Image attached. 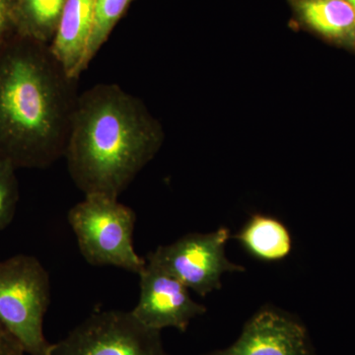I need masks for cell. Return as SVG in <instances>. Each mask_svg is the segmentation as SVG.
<instances>
[{"instance_id": "1", "label": "cell", "mask_w": 355, "mask_h": 355, "mask_svg": "<svg viewBox=\"0 0 355 355\" xmlns=\"http://www.w3.org/2000/svg\"><path fill=\"white\" fill-rule=\"evenodd\" d=\"M77 83L49 44L11 37L0 48V160L44 169L64 157Z\"/></svg>"}, {"instance_id": "2", "label": "cell", "mask_w": 355, "mask_h": 355, "mask_svg": "<svg viewBox=\"0 0 355 355\" xmlns=\"http://www.w3.org/2000/svg\"><path fill=\"white\" fill-rule=\"evenodd\" d=\"M164 140L144 103L118 84L80 93L65 148L72 182L84 195L119 198Z\"/></svg>"}, {"instance_id": "3", "label": "cell", "mask_w": 355, "mask_h": 355, "mask_svg": "<svg viewBox=\"0 0 355 355\" xmlns=\"http://www.w3.org/2000/svg\"><path fill=\"white\" fill-rule=\"evenodd\" d=\"M67 219L91 266H111L137 275L146 268V259L133 246L137 214L118 198L86 195L70 209Z\"/></svg>"}, {"instance_id": "4", "label": "cell", "mask_w": 355, "mask_h": 355, "mask_svg": "<svg viewBox=\"0 0 355 355\" xmlns=\"http://www.w3.org/2000/svg\"><path fill=\"white\" fill-rule=\"evenodd\" d=\"M50 303V275L38 259L17 254L0 261V324L25 354L50 352L43 329Z\"/></svg>"}, {"instance_id": "5", "label": "cell", "mask_w": 355, "mask_h": 355, "mask_svg": "<svg viewBox=\"0 0 355 355\" xmlns=\"http://www.w3.org/2000/svg\"><path fill=\"white\" fill-rule=\"evenodd\" d=\"M48 355H170L160 331L141 323L132 311H100L90 315L57 343Z\"/></svg>"}, {"instance_id": "6", "label": "cell", "mask_w": 355, "mask_h": 355, "mask_svg": "<svg viewBox=\"0 0 355 355\" xmlns=\"http://www.w3.org/2000/svg\"><path fill=\"white\" fill-rule=\"evenodd\" d=\"M230 231L219 228L207 234L191 233L173 244L159 246L147 254L146 261L170 273L198 295L207 296L221 288L224 272H244V266L231 263L225 256Z\"/></svg>"}, {"instance_id": "7", "label": "cell", "mask_w": 355, "mask_h": 355, "mask_svg": "<svg viewBox=\"0 0 355 355\" xmlns=\"http://www.w3.org/2000/svg\"><path fill=\"white\" fill-rule=\"evenodd\" d=\"M139 275V299L132 313L148 328L184 333L191 320L207 312L205 306L191 299L188 287L153 263L146 261Z\"/></svg>"}, {"instance_id": "8", "label": "cell", "mask_w": 355, "mask_h": 355, "mask_svg": "<svg viewBox=\"0 0 355 355\" xmlns=\"http://www.w3.org/2000/svg\"><path fill=\"white\" fill-rule=\"evenodd\" d=\"M205 355H312V352L302 324L279 311L263 309L247 322L231 347Z\"/></svg>"}, {"instance_id": "9", "label": "cell", "mask_w": 355, "mask_h": 355, "mask_svg": "<svg viewBox=\"0 0 355 355\" xmlns=\"http://www.w3.org/2000/svg\"><path fill=\"white\" fill-rule=\"evenodd\" d=\"M293 22L324 43L355 53V9L349 0H287Z\"/></svg>"}, {"instance_id": "10", "label": "cell", "mask_w": 355, "mask_h": 355, "mask_svg": "<svg viewBox=\"0 0 355 355\" xmlns=\"http://www.w3.org/2000/svg\"><path fill=\"white\" fill-rule=\"evenodd\" d=\"M94 20V0H67L50 44L65 72L79 80Z\"/></svg>"}, {"instance_id": "11", "label": "cell", "mask_w": 355, "mask_h": 355, "mask_svg": "<svg viewBox=\"0 0 355 355\" xmlns=\"http://www.w3.org/2000/svg\"><path fill=\"white\" fill-rule=\"evenodd\" d=\"M248 253L263 261L286 259L292 250L291 232L273 217L254 214L235 236Z\"/></svg>"}, {"instance_id": "12", "label": "cell", "mask_w": 355, "mask_h": 355, "mask_svg": "<svg viewBox=\"0 0 355 355\" xmlns=\"http://www.w3.org/2000/svg\"><path fill=\"white\" fill-rule=\"evenodd\" d=\"M67 0H14L16 35L50 46Z\"/></svg>"}, {"instance_id": "13", "label": "cell", "mask_w": 355, "mask_h": 355, "mask_svg": "<svg viewBox=\"0 0 355 355\" xmlns=\"http://www.w3.org/2000/svg\"><path fill=\"white\" fill-rule=\"evenodd\" d=\"M135 0H94V20L89 38L83 72L88 69L93 58L97 55L112 32Z\"/></svg>"}, {"instance_id": "14", "label": "cell", "mask_w": 355, "mask_h": 355, "mask_svg": "<svg viewBox=\"0 0 355 355\" xmlns=\"http://www.w3.org/2000/svg\"><path fill=\"white\" fill-rule=\"evenodd\" d=\"M15 166L0 160V231L12 222L19 200V186Z\"/></svg>"}, {"instance_id": "15", "label": "cell", "mask_w": 355, "mask_h": 355, "mask_svg": "<svg viewBox=\"0 0 355 355\" xmlns=\"http://www.w3.org/2000/svg\"><path fill=\"white\" fill-rule=\"evenodd\" d=\"M16 35L14 0H0V48Z\"/></svg>"}, {"instance_id": "16", "label": "cell", "mask_w": 355, "mask_h": 355, "mask_svg": "<svg viewBox=\"0 0 355 355\" xmlns=\"http://www.w3.org/2000/svg\"><path fill=\"white\" fill-rule=\"evenodd\" d=\"M0 355H25L24 350L12 336L0 324Z\"/></svg>"}, {"instance_id": "17", "label": "cell", "mask_w": 355, "mask_h": 355, "mask_svg": "<svg viewBox=\"0 0 355 355\" xmlns=\"http://www.w3.org/2000/svg\"><path fill=\"white\" fill-rule=\"evenodd\" d=\"M350 3H352V6L354 7L355 9V0H349Z\"/></svg>"}]
</instances>
